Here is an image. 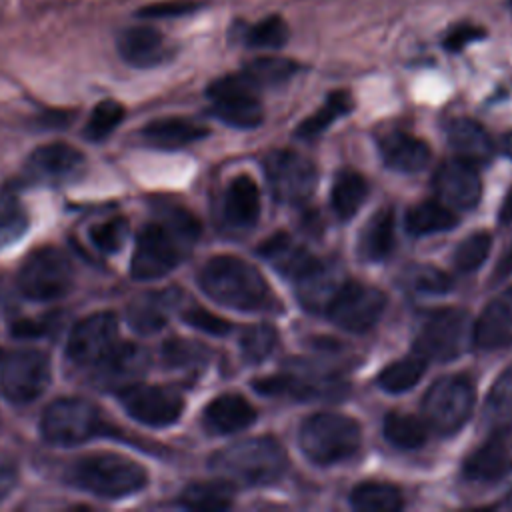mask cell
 <instances>
[{
  "mask_svg": "<svg viewBox=\"0 0 512 512\" xmlns=\"http://www.w3.org/2000/svg\"><path fill=\"white\" fill-rule=\"evenodd\" d=\"M242 70L256 82L258 88H268L288 82L296 74L298 64L284 56H260L250 60Z\"/></svg>",
  "mask_w": 512,
  "mask_h": 512,
  "instance_id": "37",
  "label": "cell"
},
{
  "mask_svg": "<svg viewBox=\"0 0 512 512\" xmlns=\"http://www.w3.org/2000/svg\"><path fill=\"white\" fill-rule=\"evenodd\" d=\"M28 228V214L10 190L0 192V248L16 242Z\"/></svg>",
  "mask_w": 512,
  "mask_h": 512,
  "instance_id": "39",
  "label": "cell"
},
{
  "mask_svg": "<svg viewBox=\"0 0 512 512\" xmlns=\"http://www.w3.org/2000/svg\"><path fill=\"white\" fill-rule=\"evenodd\" d=\"M264 170L276 200L300 204L310 198L316 186L314 164L298 152L274 150L264 160Z\"/></svg>",
  "mask_w": 512,
  "mask_h": 512,
  "instance_id": "13",
  "label": "cell"
},
{
  "mask_svg": "<svg viewBox=\"0 0 512 512\" xmlns=\"http://www.w3.org/2000/svg\"><path fill=\"white\" fill-rule=\"evenodd\" d=\"M434 188L438 196L454 208H474L482 194V182L474 164L452 158L440 164L434 174Z\"/></svg>",
  "mask_w": 512,
  "mask_h": 512,
  "instance_id": "17",
  "label": "cell"
},
{
  "mask_svg": "<svg viewBox=\"0 0 512 512\" xmlns=\"http://www.w3.org/2000/svg\"><path fill=\"white\" fill-rule=\"evenodd\" d=\"M492 248V236L486 230H478L474 234H468L458 248L454 250V266L460 272H474L476 268L482 266L486 256L490 254Z\"/></svg>",
  "mask_w": 512,
  "mask_h": 512,
  "instance_id": "41",
  "label": "cell"
},
{
  "mask_svg": "<svg viewBox=\"0 0 512 512\" xmlns=\"http://www.w3.org/2000/svg\"><path fill=\"white\" fill-rule=\"evenodd\" d=\"M128 322L140 334L158 332L166 324V300L160 294H144L128 306Z\"/></svg>",
  "mask_w": 512,
  "mask_h": 512,
  "instance_id": "38",
  "label": "cell"
},
{
  "mask_svg": "<svg viewBox=\"0 0 512 512\" xmlns=\"http://www.w3.org/2000/svg\"><path fill=\"white\" fill-rule=\"evenodd\" d=\"M256 82L244 72L226 74L214 80L206 94L212 100L210 112L224 124L236 128H256L264 120V108L258 100Z\"/></svg>",
  "mask_w": 512,
  "mask_h": 512,
  "instance_id": "10",
  "label": "cell"
},
{
  "mask_svg": "<svg viewBox=\"0 0 512 512\" xmlns=\"http://www.w3.org/2000/svg\"><path fill=\"white\" fill-rule=\"evenodd\" d=\"M276 344H278L276 328L264 322L246 328L240 338V348L248 362H262L272 354Z\"/></svg>",
  "mask_w": 512,
  "mask_h": 512,
  "instance_id": "44",
  "label": "cell"
},
{
  "mask_svg": "<svg viewBox=\"0 0 512 512\" xmlns=\"http://www.w3.org/2000/svg\"><path fill=\"white\" fill-rule=\"evenodd\" d=\"M118 336V320L112 312H94L82 318L70 332L66 352L72 362L96 366L114 346Z\"/></svg>",
  "mask_w": 512,
  "mask_h": 512,
  "instance_id": "16",
  "label": "cell"
},
{
  "mask_svg": "<svg viewBox=\"0 0 512 512\" xmlns=\"http://www.w3.org/2000/svg\"><path fill=\"white\" fill-rule=\"evenodd\" d=\"M506 506H512V492L508 494V500H506Z\"/></svg>",
  "mask_w": 512,
  "mask_h": 512,
  "instance_id": "53",
  "label": "cell"
},
{
  "mask_svg": "<svg viewBox=\"0 0 512 512\" xmlns=\"http://www.w3.org/2000/svg\"><path fill=\"white\" fill-rule=\"evenodd\" d=\"M408 278L412 290L424 294H444L450 292L452 288V278L446 272L432 266H418L408 272Z\"/></svg>",
  "mask_w": 512,
  "mask_h": 512,
  "instance_id": "46",
  "label": "cell"
},
{
  "mask_svg": "<svg viewBox=\"0 0 512 512\" xmlns=\"http://www.w3.org/2000/svg\"><path fill=\"white\" fill-rule=\"evenodd\" d=\"M224 216L232 226L250 228L256 224L260 216V190L250 176L240 174L230 182L224 198Z\"/></svg>",
  "mask_w": 512,
  "mask_h": 512,
  "instance_id": "26",
  "label": "cell"
},
{
  "mask_svg": "<svg viewBox=\"0 0 512 512\" xmlns=\"http://www.w3.org/2000/svg\"><path fill=\"white\" fill-rule=\"evenodd\" d=\"M386 308V294L380 288L346 280L326 306L328 318L342 330L360 334L376 326Z\"/></svg>",
  "mask_w": 512,
  "mask_h": 512,
  "instance_id": "11",
  "label": "cell"
},
{
  "mask_svg": "<svg viewBox=\"0 0 512 512\" xmlns=\"http://www.w3.org/2000/svg\"><path fill=\"white\" fill-rule=\"evenodd\" d=\"M286 466V450L272 436L240 440L216 452L210 460V468L220 478L250 486L270 484L278 480L284 474Z\"/></svg>",
  "mask_w": 512,
  "mask_h": 512,
  "instance_id": "3",
  "label": "cell"
},
{
  "mask_svg": "<svg viewBox=\"0 0 512 512\" xmlns=\"http://www.w3.org/2000/svg\"><path fill=\"white\" fill-rule=\"evenodd\" d=\"M86 168L84 154L66 144L52 142L36 148L24 164V180L36 186H64L76 182Z\"/></svg>",
  "mask_w": 512,
  "mask_h": 512,
  "instance_id": "15",
  "label": "cell"
},
{
  "mask_svg": "<svg viewBox=\"0 0 512 512\" xmlns=\"http://www.w3.org/2000/svg\"><path fill=\"white\" fill-rule=\"evenodd\" d=\"M200 234V222L180 206L166 208L162 216L146 224L134 244L130 274L136 280H156L180 264Z\"/></svg>",
  "mask_w": 512,
  "mask_h": 512,
  "instance_id": "1",
  "label": "cell"
},
{
  "mask_svg": "<svg viewBox=\"0 0 512 512\" xmlns=\"http://www.w3.org/2000/svg\"><path fill=\"white\" fill-rule=\"evenodd\" d=\"M448 140L458 158L470 164L488 162L494 154V144L488 132L472 118H456L448 126Z\"/></svg>",
  "mask_w": 512,
  "mask_h": 512,
  "instance_id": "25",
  "label": "cell"
},
{
  "mask_svg": "<svg viewBox=\"0 0 512 512\" xmlns=\"http://www.w3.org/2000/svg\"><path fill=\"white\" fill-rule=\"evenodd\" d=\"M474 346L496 350L512 344V286L492 298L474 322Z\"/></svg>",
  "mask_w": 512,
  "mask_h": 512,
  "instance_id": "20",
  "label": "cell"
},
{
  "mask_svg": "<svg viewBox=\"0 0 512 512\" xmlns=\"http://www.w3.org/2000/svg\"><path fill=\"white\" fill-rule=\"evenodd\" d=\"M70 482L100 498H126L140 492L146 482V470L132 458L98 452L78 458L70 466Z\"/></svg>",
  "mask_w": 512,
  "mask_h": 512,
  "instance_id": "4",
  "label": "cell"
},
{
  "mask_svg": "<svg viewBox=\"0 0 512 512\" xmlns=\"http://www.w3.org/2000/svg\"><path fill=\"white\" fill-rule=\"evenodd\" d=\"M120 58L134 68H154L172 56V48L160 30L150 24L124 28L116 38Z\"/></svg>",
  "mask_w": 512,
  "mask_h": 512,
  "instance_id": "19",
  "label": "cell"
},
{
  "mask_svg": "<svg viewBox=\"0 0 512 512\" xmlns=\"http://www.w3.org/2000/svg\"><path fill=\"white\" fill-rule=\"evenodd\" d=\"M368 196V182L356 170H340L332 184L330 202L340 218H352Z\"/></svg>",
  "mask_w": 512,
  "mask_h": 512,
  "instance_id": "28",
  "label": "cell"
},
{
  "mask_svg": "<svg viewBox=\"0 0 512 512\" xmlns=\"http://www.w3.org/2000/svg\"><path fill=\"white\" fill-rule=\"evenodd\" d=\"M484 422L490 430L512 424V366L494 382L484 404Z\"/></svg>",
  "mask_w": 512,
  "mask_h": 512,
  "instance_id": "35",
  "label": "cell"
},
{
  "mask_svg": "<svg viewBox=\"0 0 512 512\" xmlns=\"http://www.w3.org/2000/svg\"><path fill=\"white\" fill-rule=\"evenodd\" d=\"M384 436L396 448L412 450L426 442L428 426L412 414L388 412L384 418Z\"/></svg>",
  "mask_w": 512,
  "mask_h": 512,
  "instance_id": "34",
  "label": "cell"
},
{
  "mask_svg": "<svg viewBox=\"0 0 512 512\" xmlns=\"http://www.w3.org/2000/svg\"><path fill=\"white\" fill-rule=\"evenodd\" d=\"M498 218H500V222H502V224L512 222V190L506 194V198H504V202H502V208H500Z\"/></svg>",
  "mask_w": 512,
  "mask_h": 512,
  "instance_id": "51",
  "label": "cell"
},
{
  "mask_svg": "<svg viewBox=\"0 0 512 512\" xmlns=\"http://www.w3.org/2000/svg\"><path fill=\"white\" fill-rule=\"evenodd\" d=\"M128 230H130L128 220L124 216H114L106 222L94 224L90 228V240L100 252L114 254L124 246L128 238Z\"/></svg>",
  "mask_w": 512,
  "mask_h": 512,
  "instance_id": "45",
  "label": "cell"
},
{
  "mask_svg": "<svg viewBox=\"0 0 512 512\" xmlns=\"http://www.w3.org/2000/svg\"><path fill=\"white\" fill-rule=\"evenodd\" d=\"M98 380L108 386L128 388L146 372L148 356L136 344H116L98 364ZM118 390V392H120Z\"/></svg>",
  "mask_w": 512,
  "mask_h": 512,
  "instance_id": "22",
  "label": "cell"
},
{
  "mask_svg": "<svg viewBox=\"0 0 512 512\" xmlns=\"http://www.w3.org/2000/svg\"><path fill=\"white\" fill-rule=\"evenodd\" d=\"M50 384V360L40 350H14L2 358L0 390L14 404H28Z\"/></svg>",
  "mask_w": 512,
  "mask_h": 512,
  "instance_id": "12",
  "label": "cell"
},
{
  "mask_svg": "<svg viewBox=\"0 0 512 512\" xmlns=\"http://www.w3.org/2000/svg\"><path fill=\"white\" fill-rule=\"evenodd\" d=\"M124 106L116 100H102L98 102L92 112L90 118L86 122L84 134L90 140H104L108 134H112L116 130V126L124 120Z\"/></svg>",
  "mask_w": 512,
  "mask_h": 512,
  "instance_id": "43",
  "label": "cell"
},
{
  "mask_svg": "<svg viewBox=\"0 0 512 512\" xmlns=\"http://www.w3.org/2000/svg\"><path fill=\"white\" fill-rule=\"evenodd\" d=\"M18 482V468L14 460L0 456V502L14 490Z\"/></svg>",
  "mask_w": 512,
  "mask_h": 512,
  "instance_id": "50",
  "label": "cell"
},
{
  "mask_svg": "<svg viewBox=\"0 0 512 512\" xmlns=\"http://www.w3.org/2000/svg\"><path fill=\"white\" fill-rule=\"evenodd\" d=\"M256 420L254 406L240 394H220L216 396L202 414V424L210 434H234Z\"/></svg>",
  "mask_w": 512,
  "mask_h": 512,
  "instance_id": "21",
  "label": "cell"
},
{
  "mask_svg": "<svg viewBox=\"0 0 512 512\" xmlns=\"http://www.w3.org/2000/svg\"><path fill=\"white\" fill-rule=\"evenodd\" d=\"M502 146H504V152H506V156H510L512 158V130L504 136V142H502Z\"/></svg>",
  "mask_w": 512,
  "mask_h": 512,
  "instance_id": "52",
  "label": "cell"
},
{
  "mask_svg": "<svg viewBox=\"0 0 512 512\" xmlns=\"http://www.w3.org/2000/svg\"><path fill=\"white\" fill-rule=\"evenodd\" d=\"M512 470V424L492 436L466 460L464 476L474 482H496Z\"/></svg>",
  "mask_w": 512,
  "mask_h": 512,
  "instance_id": "18",
  "label": "cell"
},
{
  "mask_svg": "<svg viewBox=\"0 0 512 512\" xmlns=\"http://www.w3.org/2000/svg\"><path fill=\"white\" fill-rule=\"evenodd\" d=\"M472 318L462 308L436 310L420 328L414 352L424 360L450 362L462 356L472 344Z\"/></svg>",
  "mask_w": 512,
  "mask_h": 512,
  "instance_id": "6",
  "label": "cell"
},
{
  "mask_svg": "<svg viewBox=\"0 0 512 512\" xmlns=\"http://www.w3.org/2000/svg\"><path fill=\"white\" fill-rule=\"evenodd\" d=\"M360 426L354 418L336 412H318L308 416L298 432V442L314 464H336L354 456L360 448Z\"/></svg>",
  "mask_w": 512,
  "mask_h": 512,
  "instance_id": "5",
  "label": "cell"
},
{
  "mask_svg": "<svg viewBox=\"0 0 512 512\" xmlns=\"http://www.w3.org/2000/svg\"><path fill=\"white\" fill-rule=\"evenodd\" d=\"M296 284H298L300 302L310 310L326 308L330 298L334 296L336 288L340 286L334 282L332 274L326 270V266L322 262H318L312 270H308L306 274L296 278Z\"/></svg>",
  "mask_w": 512,
  "mask_h": 512,
  "instance_id": "32",
  "label": "cell"
},
{
  "mask_svg": "<svg viewBox=\"0 0 512 512\" xmlns=\"http://www.w3.org/2000/svg\"><path fill=\"white\" fill-rule=\"evenodd\" d=\"M182 320L188 326H192V328H196L200 332H206V334H214V336H224L232 328L228 320H224V318H220V316H216V314H212V312H208L204 308H190V310H186L182 314Z\"/></svg>",
  "mask_w": 512,
  "mask_h": 512,
  "instance_id": "48",
  "label": "cell"
},
{
  "mask_svg": "<svg viewBox=\"0 0 512 512\" xmlns=\"http://www.w3.org/2000/svg\"><path fill=\"white\" fill-rule=\"evenodd\" d=\"M198 282L214 302L244 312L266 310L274 298L258 268L238 256L222 254L210 258L202 266Z\"/></svg>",
  "mask_w": 512,
  "mask_h": 512,
  "instance_id": "2",
  "label": "cell"
},
{
  "mask_svg": "<svg viewBox=\"0 0 512 512\" xmlns=\"http://www.w3.org/2000/svg\"><path fill=\"white\" fill-rule=\"evenodd\" d=\"M426 372V360L418 354L400 358L392 364H388L376 378L378 386L386 392H404L416 386V382L422 378Z\"/></svg>",
  "mask_w": 512,
  "mask_h": 512,
  "instance_id": "36",
  "label": "cell"
},
{
  "mask_svg": "<svg viewBox=\"0 0 512 512\" xmlns=\"http://www.w3.org/2000/svg\"><path fill=\"white\" fill-rule=\"evenodd\" d=\"M394 248V212L378 210L358 236V252L368 262L384 260Z\"/></svg>",
  "mask_w": 512,
  "mask_h": 512,
  "instance_id": "27",
  "label": "cell"
},
{
  "mask_svg": "<svg viewBox=\"0 0 512 512\" xmlns=\"http://www.w3.org/2000/svg\"><path fill=\"white\" fill-rule=\"evenodd\" d=\"M204 6L202 0H164V2H154L142 6L136 16L138 18H176V16H186L192 12H198Z\"/></svg>",
  "mask_w": 512,
  "mask_h": 512,
  "instance_id": "47",
  "label": "cell"
},
{
  "mask_svg": "<svg viewBox=\"0 0 512 512\" xmlns=\"http://www.w3.org/2000/svg\"><path fill=\"white\" fill-rule=\"evenodd\" d=\"M232 482L220 478L212 482H194L182 492V504L192 510H224L232 504Z\"/></svg>",
  "mask_w": 512,
  "mask_h": 512,
  "instance_id": "31",
  "label": "cell"
},
{
  "mask_svg": "<svg viewBox=\"0 0 512 512\" xmlns=\"http://www.w3.org/2000/svg\"><path fill=\"white\" fill-rule=\"evenodd\" d=\"M288 36H290V28H288L286 20L278 14H272V16L258 20L256 24H252L246 30L244 40L250 48L276 50L288 42Z\"/></svg>",
  "mask_w": 512,
  "mask_h": 512,
  "instance_id": "40",
  "label": "cell"
},
{
  "mask_svg": "<svg viewBox=\"0 0 512 512\" xmlns=\"http://www.w3.org/2000/svg\"><path fill=\"white\" fill-rule=\"evenodd\" d=\"M380 154L388 168L404 174L420 172L430 160V148L424 140L408 132H390L380 140Z\"/></svg>",
  "mask_w": 512,
  "mask_h": 512,
  "instance_id": "23",
  "label": "cell"
},
{
  "mask_svg": "<svg viewBox=\"0 0 512 512\" xmlns=\"http://www.w3.org/2000/svg\"><path fill=\"white\" fill-rule=\"evenodd\" d=\"M252 384L260 394H266V396H290V398L304 400V398H312V396L320 394L316 384L302 382V380H298L296 376H290V374H276V376L256 378Z\"/></svg>",
  "mask_w": 512,
  "mask_h": 512,
  "instance_id": "42",
  "label": "cell"
},
{
  "mask_svg": "<svg viewBox=\"0 0 512 512\" xmlns=\"http://www.w3.org/2000/svg\"><path fill=\"white\" fill-rule=\"evenodd\" d=\"M354 106V100L350 96V92L346 90H336L330 92L326 102L314 112L310 114L296 130L298 136L302 138H312L318 136L320 132H324L332 122H336L340 116H346Z\"/></svg>",
  "mask_w": 512,
  "mask_h": 512,
  "instance_id": "33",
  "label": "cell"
},
{
  "mask_svg": "<svg viewBox=\"0 0 512 512\" xmlns=\"http://www.w3.org/2000/svg\"><path fill=\"white\" fill-rule=\"evenodd\" d=\"M350 504L364 512H396L404 500L400 490L388 482H362L352 490Z\"/></svg>",
  "mask_w": 512,
  "mask_h": 512,
  "instance_id": "30",
  "label": "cell"
},
{
  "mask_svg": "<svg viewBox=\"0 0 512 512\" xmlns=\"http://www.w3.org/2000/svg\"><path fill=\"white\" fill-rule=\"evenodd\" d=\"M72 284V262L56 246L36 248L26 256L18 270V288L30 300L50 302L62 298Z\"/></svg>",
  "mask_w": 512,
  "mask_h": 512,
  "instance_id": "7",
  "label": "cell"
},
{
  "mask_svg": "<svg viewBox=\"0 0 512 512\" xmlns=\"http://www.w3.org/2000/svg\"><path fill=\"white\" fill-rule=\"evenodd\" d=\"M102 430V416L98 408L84 398H58L46 406L40 432L44 440L56 446H76Z\"/></svg>",
  "mask_w": 512,
  "mask_h": 512,
  "instance_id": "9",
  "label": "cell"
},
{
  "mask_svg": "<svg viewBox=\"0 0 512 512\" xmlns=\"http://www.w3.org/2000/svg\"><path fill=\"white\" fill-rule=\"evenodd\" d=\"M456 222H458L456 214L448 206L436 200L420 202L406 212V230L412 236L444 232L454 228Z\"/></svg>",
  "mask_w": 512,
  "mask_h": 512,
  "instance_id": "29",
  "label": "cell"
},
{
  "mask_svg": "<svg viewBox=\"0 0 512 512\" xmlns=\"http://www.w3.org/2000/svg\"><path fill=\"white\" fill-rule=\"evenodd\" d=\"M122 408L130 418L144 426L164 428L178 422L184 400L182 396L166 386H150V384H132L118 392Z\"/></svg>",
  "mask_w": 512,
  "mask_h": 512,
  "instance_id": "14",
  "label": "cell"
},
{
  "mask_svg": "<svg viewBox=\"0 0 512 512\" xmlns=\"http://www.w3.org/2000/svg\"><path fill=\"white\" fill-rule=\"evenodd\" d=\"M484 36H486V30L478 24H458L444 36L442 46L446 52L456 54V52H462L468 44L482 40Z\"/></svg>",
  "mask_w": 512,
  "mask_h": 512,
  "instance_id": "49",
  "label": "cell"
},
{
  "mask_svg": "<svg viewBox=\"0 0 512 512\" xmlns=\"http://www.w3.org/2000/svg\"><path fill=\"white\" fill-rule=\"evenodd\" d=\"M474 384L464 374H448L430 384L422 398L426 422L440 434L464 426L474 408Z\"/></svg>",
  "mask_w": 512,
  "mask_h": 512,
  "instance_id": "8",
  "label": "cell"
},
{
  "mask_svg": "<svg viewBox=\"0 0 512 512\" xmlns=\"http://www.w3.org/2000/svg\"><path fill=\"white\" fill-rule=\"evenodd\" d=\"M208 134V128L202 124H196L188 118H158L148 122L142 128V138L146 144L164 148V150H176L182 146H188Z\"/></svg>",
  "mask_w": 512,
  "mask_h": 512,
  "instance_id": "24",
  "label": "cell"
}]
</instances>
